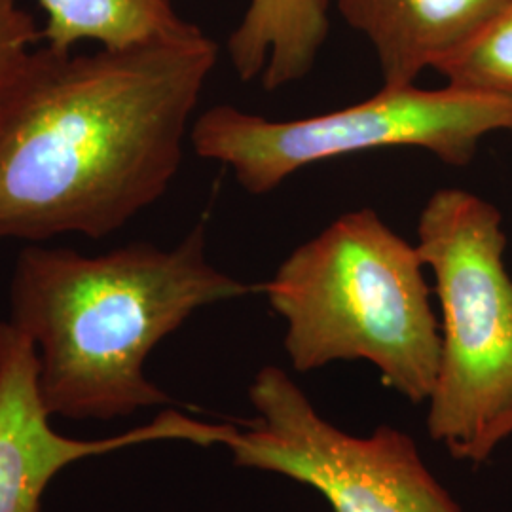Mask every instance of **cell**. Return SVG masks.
<instances>
[{"mask_svg": "<svg viewBox=\"0 0 512 512\" xmlns=\"http://www.w3.org/2000/svg\"><path fill=\"white\" fill-rule=\"evenodd\" d=\"M217 61L202 29L95 54L35 50L0 110V241L103 239L158 202Z\"/></svg>", "mask_w": 512, "mask_h": 512, "instance_id": "obj_1", "label": "cell"}, {"mask_svg": "<svg viewBox=\"0 0 512 512\" xmlns=\"http://www.w3.org/2000/svg\"><path fill=\"white\" fill-rule=\"evenodd\" d=\"M260 293L207 258L198 224L171 249L129 243L105 255L21 249L8 321L37 349L38 395L50 418L112 421L173 403L150 382L154 348L205 306Z\"/></svg>", "mask_w": 512, "mask_h": 512, "instance_id": "obj_2", "label": "cell"}, {"mask_svg": "<svg viewBox=\"0 0 512 512\" xmlns=\"http://www.w3.org/2000/svg\"><path fill=\"white\" fill-rule=\"evenodd\" d=\"M423 268L416 245L361 207L296 247L260 293L285 321L283 348L296 372L366 361L404 399L427 403L440 325Z\"/></svg>", "mask_w": 512, "mask_h": 512, "instance_id": "obj_3", "label": "cell"}, {"mask_svg": "<svg viewBox=\"0 0 512 512\" xmlns=\"http://www.w3.org/2000/svg\"><path fill=\"white\" fill-rule=\"evenodd\" d=\"M439 296L440 365L427 429L456 459L471 461L512 412V277L494 203L440 188L421 209L418 243Z\"/></svg>", "mask_w": 512, "mask_h": 512, "instance_id": "obj_4", "label": "cell"}, {"mask_svg": "<svg viewBox=\"0 0 512 512\" xmlns=\"http://www.w3.org/2000/svg\"><path fill=\"white\" fill-rule=\"evenodd\" d=\"M492 133L512 135L511 99L414 84L298 120L217 105L194 120L190 145L203 160L230 167L245 192L262 196L304 167L380 148H421L444 164L467 165Z\"/></svg>", "mask_w": 512, "mask_h": 512, "instance_id": "obj_5", "label": "cell"}, {"mask_svg": "<svg viewBox=\"0 0 512 512\" xmlns=\"http://www.w3.org/2000/svg\"><path fill=\"white\" fill-rule=\"evenodd\" d=\"M253 420L217 423L213 444L241 469L268 471L310 486L334 512H461L427 469L416 440L380 425L368 437L325 420L279 366H264L249 387Z\"/></svg>", "mask_w": 512, "mask_h": 512, "instance_id": "obj_6", "label": "cell"}, {"mask_svg": "<svg viewBox=\"0 0 512 512\" xmlns=\"http://www.w3.org/2000/svg\"><path fill=\"white\" fill-rule=\"evenodd\" d=\"M35 344L8 319L0 321V512H40L52 480L84 459L152 440L196 442L202 421L165 410L150 425L107 439L57 433L38 395Z\"/></svg>", "mask_w": 512, "mask_h": 512, "instance_id": "obj_7", "label": "cell"}, {"mask_svg": "<svg viewBox=\"0 0 512 512\" xmlns=\"http://www.w3.org/2000/svg\"><path fill=\"white\" fill-rule=\"evenodd\" d=\"M512 0H336L374 48L384 88L414 86L497 18Z\"/></svg>", "mask_w": 512, "mask_h": 512, "instance_id": "obj_8", "label": "cell"}, {"mask_svg": "<svg viewBox=\"0 0 512 512\" xmlns=\"http://www.w3.org/2000/svg\"><path fill=\"white\" fill-rule=\"evenodd\" d=\"M329 6L330 0H249L228 38L239 78H260L268 92L306 78L329 35Z\"/></svg>", "mask_w": 512, "mask_h": 512, "instance_id": "obj_9", "label": "cell"}, {"mask_svg": "<svg viewBox=\"0 0 512 512\" xmlns=\"http://www.w3.org/2000/svg\"><path fill=\"white\" fill-rule=\"evenodd\" d=\"M46 14L40 37L55 52L82 42L126 50L186 37L200 29L184 21L173 0H37Z\"/></svg>", "mask_w": 512, "mask_h": 512, "instance_id": "obj_10", "label": "cell"}, {"mask_svg": "<svg viewBox=\"0 0 512 512\" xmlns=\"http://www.w3.org/2000/svg\"><path fill=\"white\" fill-rule=\"evenodd\" d=\"M435 71L448 86L512 101V2Z\"/></svg>", "mask_w": 512, "mask_h": 512, "instance_id": "obj_11", "label": "cell"}, {"mask_svg": "<svg viewBox=\"0 0 512 512\" xmlns=\"http://www.w3.org/2000/svg\"><path fill=\"white\" fill-rule=\"evenodd\" d=\"M38 37L35 18L19 0H0V110L35 52Z\"/></svg>", "mask_w": 512, "mask_h": 512, "instance_id": "obj_12", "label": "cell"}, {"mask_svg": "<svg viewBox=\"0 0 512 512\" xmlns=\"http://www.w3.org/2000/svg\"><path fill=\"white\" fill-rule=\"evenodd\" d=\"M512 435V412L509 416H505L499 423H495L494 427L488 431V435L484 439L480 440V444L476 446L475 454L471 461L473 463H482L486 459L490 458L494 454L495 448L503 442V440L509 439Z\"/></svg>", "mask_w": 512, "mask_h": 512, "instance_id": "obj_13", "label": "cell"}]
</instances>
